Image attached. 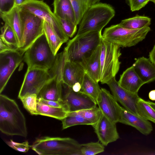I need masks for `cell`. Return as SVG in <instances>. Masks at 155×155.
Masks as SVG:
<instances>
[{
    "mask_svg": "<svg viewBox=\"0 0 155 155\" xmlns=\"http://www.w3.org/2000/svg\"><path fill=\"white\" fill-rule=\"evenodd\" d=\"M0 130L9 136L26 137L27 131L25 117L14 100L0 95Z\"/></svg>",
    "mask_w": 155,
    "mask_h": 155,
    "instance_id": "1",
    "label": "cell"
},
{
    "mask_svg": "<svg viewBox=\"0 0 155 155\" xmlns=\"http://www.w3.org/2000/svg\"><path fill=\"white\" fill-rule=\"evenodd\" d=\"M110 5L98 3L90 7L84 13L79 24L75 38L95 31H102L115 15Z\"/></svg>",
    "mask_w": 155,
    "mask_h": 155,
    "instance_id": "2",
    "label": "cell"
},
{
    "mask_svg": "<svg viewBox=\"0 0 155 155\" xmlns=\"http://www.w3.org/2000/svg\"><path fill=\"white\" fill-rule=\"evenodd\" d=\"M40 155H80L81 144L69 137H41L31 146Z\"/></svg>",
    "mask_w": 155,
    "mask_h": 155,
    "instance_id": "3",
    "label": "cell"
},
{
    "mask_svg": "<svg viewBox=\"0 0 155 155\" xmlns=\"http://www.w3.org/2000/svg\"><path fill=\"white\" fill-rule=\"evenodd\" d=\"M23 60L28 67L50 70L57 58L51 51L45 35L38 38L24 53Z\"/></svg>",
    "mask_w": 155,
    "mask_h": 155,
    "instance_id": "4",
    "label": "cell"
},
{
    "mask_svg": "<svg viewBox=\"0 0 155 155\" xmlns=\"http://www.w3.org/2000/svg\"><path fill=\"white\" fill-rule=\"evenodd\" d=\"M102 38L101 31L90 32L69 40L64 51L66 60L80 63L90 55L99 45Z\"/></svg>",
    "mask_w": 155,
    "mask_h": 155,
    "instance_id": "5",
    "label": "cell"
},
{
    "mask_svg": "<svg viewBox=\"0 0 155 155\" xmlns=\"http://www.w3.org/2000/svg\"><path fill=\"white\" fill-rule=\"evenodd\" d=\"M149 27L137 29L123 28L118 24L106 28L102 38L120 47H130L136 45L146 38L150 31Z\"/></svg>",
    "mask_w": 155,
    "mask_h": 155,
    "instance_id": "6",
    "label": "cell"
},
{
    "mask_svg": "<svg viewBox=\"0 0 155 155\" xmlns=\"http://www.w3.org/2000/svg\"><path fill=\"white\" fill-rule=\"evenodd\" d=\"M120 47L103 38L101 43L100 79L102 84H106L115 76L120 64L121 55Z\"/></svg>",
    "mask_w": 155,
    "mask_h": 155,
    "instance_id": "7",
    "label": "cell"
},
{
    "mask_svg": "<svg viewBox=\"0 0 155 155\" xmlns=\"http://www.w3.org/2000/svg\"><path fill=\"white\" fill-rule=\"evenodd\" d=\"M19 8L23 31L21 45L18 51L23 55L31 45L44 34V21L34 14Z\"/></svg>",
    "mask_w": 155,
    "mask_h": 155,
    "instance_id": "8",
    "label": "cell"
},
{
    "mask_svg": "<svg viewBox=\"0 0 155 155\" xmlns=\"http://www.w3.org/2000/svg\"><path fill=\"white\" fill-rule=\"evenodd\" d=\"M19 7L34 14L47 23L64 43L68 40L69 37L64 33L58 18L43 1L25 0Z\"/></svg>",
    "mask_w": 155,
    "mask_h": 155,
    "instance_id": "9",
    "label": "cell"
},
{
    "mask_svg": "<svg viewBox=\"0 0 155 155\" xmlns=\"http://www.w3.org/2000/svg\"><path fill=\"white\" fill-rule=\"evenodd\" d=\"M49 70L28 67L18 97L21 98L28 94L38 95L41 90L53 77Z\"/></svg>",
    "mask_w": 155,
    "mask_h": 155,
    "instance_id": "10",
    "label": "cell"
},
{
    "mask_svg": "<svg viewBox=\"0 0 155 155\" xmlns=\"http://www.w3.org/2000/svg\"><path fill=\"white\" fill-rule=\"evenodd\" d=\"M18 50L0 53V93L5 88L13 73L23 59Z\"/></svg>",
    "mask_w": 155,
    "mask_h": 155,
    "instance_id": "11",
    "label": "cell"
},
{
    "mask_svg": "<svg viewBox=\"0 0 155 155\" xmlns=\"http://www.w3.org/2000/svg\"><path fill=\"white\" fill-rule=\"evenodd\" d=\"M64 94L62 99L69 112L91 108L97 106L96 102L81 91L75 92L72 88L62 83Z\"/></svg>",
    "mask_w": 155,
    "mask_h": 155,
    "instance_id": "12",
    "label": "cell"
},
{
    "mask_svg": "<svg viewBox=\"0 0 155 155\" xmlns=\"http://www.w3.org/2000/svg\"><path fill=\"white\" fill-rule=\"evenodd\" d=\"M107 84L117 102L128 111L138 115L137 104L140 97L138 93H132L121 87L116 80L115 77L110 80Z\"/></svg>",
    "mask_w": 155,
    "mask_h": 155,
    "instance_id": "13",
    "label": "cell"
},
{
    "mask_svg": "<svg viewBox=\"0 0 155 155\" xmlns=\"http://www.w3.org/2000/svg\"><path fill=\"white\" fill-rule=\"evenodd\" d=\"M97 104L102 114L108 119L116 124L119 122L121 107L108 91L101 88Z\"/></svg>",
    "mask_w": 155,
    "mask_h": 155,
    "instance_id": "14",
    "label": "cell"
},
{
    "mask_svg": "<svg viewBox=\"0 0 155 155\" xmlns=\"http://www.w3.org/2000/svg\"><path fill=\"white\" fill-rule=\"evenodd\" d=\"M93 127L99 141L104 146L116 141L119 138L116 124L111 121L103 114Z\"/></svg>",
    "mask_w": 155,
    "mask_h": 155,
    "instance_id": "15",
    "label": "cell"
},
{
    "mask_svg": "<svg viewBox=\"0 0 155 155\" xmlns=\"http://www.w3.org/2000/svg\"><path fill=\"white\" fill-rule=\"evenodd\" d=\"M85 72L79 63L65 61L62 70V82L71 87L77 83L81 84Z\"/></svg>",
    "mask_w": 155,
    "mask_h": 155,
    "instance_id": "16",
    "label": "cell"
},
{
    "mask_svg": "<svg viewBox=\"0 0 155 155\" xmlns=\"http://www.w3.org/2000/svg\"><path fill=\"white\" fill-rule=\"evenodd\" d=\"M119 122L132 126L142 134L147 135L153 130L151 123L142 117L128 111L121 107Z\"/></svg>",
    "mask_w": 155,
    "mask_h": 155,
    "instance_id": "17",
    "label": "cell"
},
{
    "mask_svg": "<svg viewBox=\"0 0 155 155\" xmlns=\"http://www.w3.org/2000/svg\"><path fill=\"white\" fill-rule=\"evenodd\" d=\"M101 44L89 56L79 63L85 73L97 82L100 81Z\"/></svg>",
    "mask_w": 155,
    "mask_h": 155,
    "instance_id": "18",
    "label": "cell"
},
{
    "mask_svg": "<svg viewBox=\"0 0 155 155\" xmlns=\"http://www.w3.org/2000/svg\"><path fill=\"white\" fill-rule=\"evenodd\" d=\"M132 66L144 84L155 81V64L149 58H139Z\"/></svg>",
    "mask_w": 155,
    "mask_h": 155,
    "instance_id": "19",
    "label": "cell"
},
{
    "mask_svg": "<svg viewBox=\"0 0 155 155\" xmlns=\"http://www.w3.org/2000/svg\"><path fill=\"white\" fill-rule=\"evenodd\" d=\"M118 82L121 87L134 93H138L139 89L144 84L132 66L126 69L120 75Z\"/></svg>",
    "mask_w": 155,
    "mask_h": 155,
    "instance_id": "20",
    "label": "cell"
},
{
    "mask_svg": "<svg viewBox=\"0 0 155 155\" xmlns=\"http://www.w3.org/2000/svg\"><path fill=\"white\" fill-rule=\"evenodd\" d=\"M0 17L5 23L8 24L14 31L18 41V49L21 45L23 31L19 6H15L8 12L0 15Z\"/></svg>",
    "mask_w": 155,
    "mask_h": 155,
    "instance_id": "21",
    "label": "cell"
},
{
    "mask_svg": "<svg viewBox=\"0 0 155 155\" xmlns=\"http://www.w3.org/2000/svg\"><path fill=\"white\" fill-rule=\"evenodd\" d=\"M53 5L54 13L58 18L67 19L76 24L70 0H54Z\"/></svg>",
    "mask_w": 155,
    "mask_h": 155,
    "instance_id": "22",
    "label": "cell"
},
{
    "mask_svg": "<svg viewBox=\"0 0 155 155\" xmlns=\"http://www.w3.org/2000/svg\"><path fill=\"white\" fill-rule=\"evenodd\" d=\"M37 110L38 115L50 117L61 120L69 112L64 107H56L46 104L38 100Z\"/></svg>",
    "mask_w": 155,
    "mask_h": 155,
    "instance_id": "23",
    "label": "cell"
},
{
    "mask_svg": "<svg viewBox=\"0 0 155 155\" xmlns=\"http://www.w3.org/2000/svg\"><path fill=\"white\" fill-rule=\"evenodd\" d=\"M98 83L85 73L80 91L92 98L97 104L101 89Z\"/></svg>",
    "mask_w": 155,
    "mask_h": 155,
    "instance_id": "24",
    "label": "cell"
},
{
    "mask_svg": "<svg viewBox=\"0 0 155 155\" xmlns=\"http://www.w3.org/2000/svg\"><path fill=\"white\" fill-rule=\"evenodd\" d=\"M151 21V19L148 17L137 15L133 17L122 20L118 24L125 28L137 29L149 27Z\"/></svg>",
    "mask_w": 155,
    "mask_h": 155,
    "instance_id": "25",
    "label": "cell"
},
{
    "mask_svg": "<svg viewBox=\"0 0 155 155\" xmlns=\"http://www.w3.org/2000/svg\"><path fill=\"white\" fill-rule=\"evenodd\" d=\"M44 33L53 54L56 55L60 47L64 43L49 25L44 21Z\"/></svg>",
    "mask_w": 155,
    "mask_h": 155,
    "instance_id": "26",
    "label": "cell"
},
{
    "mask_svg": "<svg viewBox=\"0 0 155 155\" xmlns=\"http://www.w3.org/2000/svg\"><path fill=\"white\" fill-rule=\"evenodd\" d=\"M68 115L81 117L90 121L94 127L101 119L102 113L100 108L96 106L88 109L69 112Z\"/></svg>",
    "mask_w": 155,
    "mask_h": 155,
    "instance_id": "27",
    "label": "cell"
},
{
    "mask_svg": "<svg viewBox=\"0 0 155 155\" xmlns=\"http://www.w3.org/2000/svg\"><path fill=\"white\" fill-rule=\"evenodd\" d=\"M1 30L0 40L10 47L18 50V44L17 37L10 26L7 23H5Z\"/></svg>",
    "mask_w": 155,
    "mask_h": 155,
    "instance_id": "28",
    "label": "cell"
},
{
    "mask_svg": "<svg viewBox=\"0 0 155 155\" xmlns=\"http://www.w3.org/2000/svg\"><path fill=\"white\" fill-rule=\"evenodd\" d=\"M137 108L138 115L155 124V110L147 101L140 97L137 103Z\"/></svg>",
    "mask_w": 155,
    "mask_h": 155,
    "instance_id": "29",
    "label": "cell"
},
{
    "mask_svg": "<svg viewBox=\"0 0 155 155\" xmlns=\"http://www.w3.org/2000/svg\"><path fill=\"white\" fill-rule=\"evenodd\" d=\"M99 141L81 144L80 155H94L104 152V146Z\"/></svg>",
    "mask_w": 155,
    "mask_h": 155,
    "instance_id": "30",
    "label": "cell"
},
{
    "mask_svg": "<svg viewBox=\"0 0 155 155\" xmlns=\"http://www.w3.org/2000/svg\"><path fill=\"white\" fill-rule=\"evenodd\" d=\"M25 108L30 114L38 115V95L36 94H28L20 99Z\"/></svg>",
    "mask_w": 155,
    "mask_h": 155,
    "instance_id": "31",
    "label": "cell"
},
{
    "mask_svg": "<svg viewBox=\"0 0 155 155\" xmlns=\"http://www.w3.org/2000/svg\"><path fill=\"white\" fill-rule=\"evenodd\" d=\"M63 130L73 126L79 125L92 126L91 123L84 118L78 115H68L61 120Z\"/></svg>",
    "mask_w": 155,
    "mask_h": 155,
    "instance_id": "32",
    "label": "cell"
},
{
    "mask_svg": "<svg viewBox=\"0 0 155 155\" xmlns=\"http://www.w3.org/2000/svg\"><path fill=\"white\" fill-rule=\"evenodd\" d=\"M58 18L65 34L69 37H72L76 32L77 25L68 20Z\"/></svg>",
    "mask_w": 155,
    "mask_h": 155,
    "instance_id": "33",
    "label": "cell"
},
{
    "mask_svg": "<svg viewBox=\"0 0 155 155\" xmlns=\"http://www.w3.org/2000/svg\"><path fill=\"white\" fill-rule=\"evenodd\" d=\"M6 143L13 149L23 153L27 152L31 147V146L29 145L27 141L20 143L15 142L12 140H11L10 141H7Z\"/></svg>",
    "mask_w": 155,
    "mask_h": 155,
    "instance_id": "34",
    "label": "cell"
},
{
    "mask_svg": "<svg viewBox=\"0 0 155 155\" xmlns=\"http://www.w3.org/2000/svg\"><path fill=\"white\" fill-rule=\"evenodd\" d=\"M15 6V0H0V14L8 12Z\"/></svg>",
    "mask_w": 155,
    "mask_h": 155,
    "instance_id": "35",
    "label": "cell"
},
{
    "mask_svg": "<svg viewBox=\"0 0 155 155\" xmlns=\"http://www.w3.org/2000/svg\"><path fill=\"white\" fill-rule=\"evenodd\" d=\"M132 12L138 11L144 7L150 0H127Z\"/></svg>",
    "mask_w": 155,
    "mask_h": 155,
    "instance_id": "36",
    "label": "cell"
},
{
    "mask_svg": "<svg viewBox=\"0 0 155 155\" xmlns=\"http://www.w3.org/2000/svg\"><path fill=\"white\" fill-rule=\"evenodd\" d=\"M84 13L92 5L99 3L100 0H76Z\"/></svg>",
    "mask_w": 155,
    "mask_h": 155,
    "instance_id": "37",
    "label": "cell"
},
{
    "mask_svg": "<svg viewBox=\"0 0 155 155\" xmlns=\"http://www.w3.org/2000/svg\"><path fill=\"white\" fill-rule=\"evenodd\" d=\"M38 100L42 103L50 106L56 107H64L67 109L63 100L61 101H55L46 100L41 98H38Z\"/></svg>",
    "mask_w": 155,
    "mask_h": 155,
    "instance_id": "38",
    "label": "cell"
},
{
    "mask_svg": "<svg viewBox=\"0 0 155 155\" xmlns=\"http://www.w3.org/2000/svg\"><path fill=\"white\" fill-rule=\"evenodd\" d=\"M0 53L7 51L18 50L13 48L7 44L4 43L2 41L0 40Z\"/></svg>",
    "mask_w": 155,
    "mask_h": 155,
    "instance_id": "39",
    "label": "cell"
},
{
    "mask_svg": "<svg viewBox=\"0 0 155 155\" xmlns=\"http://www.w3.org/2000/svg\"><path fill=\"white\" fill-rule=\"evenodd\" d=\"M149 56L150 60L155 64V44L152 50L149 52Z\"/></svg>",
    "mask_w": 155,
    "mask_h": 155,
    "instance_id": "40",
    "label": "cell"
},
{
    "mask_svg": "<svg viewBox=\"0 0 155 155\" xmlns=\"http://www.w3.org/2000/svg\"><path fill=\"white\" fill-rule=\"evenodd\" d=\"M80 83H77L75 84L71 87L73 91L75 92L80 91L81 89V85Z\"/></svg>",
    "mask_w": 155,
    "mask_h": 155,
    "instance_id": "41",
    "label": "cell"
},
{
    "mask_svg": "<svg viewBox=\"0 0 155 155\" xmlns=\"http://www.w3.org/2000/svg\"><path fill=\"white\" fill-rule=\"evenodd\" d=\"M149 98L151 100L155 101V90L151 91L149 93Z\"/></svg>",
    "mask_w": 155,
    "mask_h": 155,
    "instance_id": "42",
    "label": "cell"
},
{
    "mask_svg": "<svg viewBox=\"0 0 155 155\" xmlns=\"http://www.w3.org/2000/svg\"><path fill=\"white\" fill-rule=\"evenodd\" d=\"M24 0H15V6H19L23 2Z\"/></svg>",
    "mask_w": 155,
    "mask_h": 155,
    "instance_id": "43",
    "label": "cell"
},
{
    "mask_svg": "<svg viewBox=\"0 0 155 155\" xmlns=\"http://www.w3.org/2000/svg\"><path fill=\"white\" fill-rule=\"evenodd\" d=\"M148 104L155 110V103L150 102V101H147Z\"/></svg>",
    "mask_w": 155,
    "mask_h": 155,
    "instance_id": "44",
    "label": "cell"
},
{
    "mask_svg": "<svg viewBox=\"0 0 155 155\" xmlns=\"http://www.w3.org/2000/svg\"><path fill=\"white\" fill-rule=\"evenodd\" d=\"M150 1L153 2L154 4H155V0H150Z\"/></svg>",
    "mask_w": 155,
    "mask_h": 155,
    "instance_id": "45",
    "label": "cell"
}]
</instances>
